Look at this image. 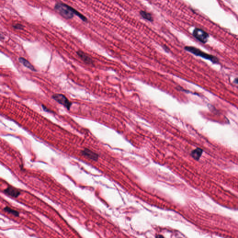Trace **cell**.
<instances>
[{"mask_svg":"<svg viewBox=\"0 0 238 238\" xmlns=\"http://www.w3.org/2000/svg\"><path fill=\"white\" fill-rule=\"evenodd\" d=\"M54 9L63 17L67 19L72 18L74 15H77L83 21L87 20L84 16L75 9L64 3H57L54 6Z\"/></svg>","mask_w":238,"mask_h":238,"instance_id":"obj_1","label":"cell"},{"mask_svg":"<svg viewBox=\"0 0 238 238\" xmlns=\"http://www.w3.org/2000/svg\"><path fill=\"white\" fill-rule=\"evenodd\" d=\"M185 49L186 51H189L195 55L201 57L206 59L209 60V61H211L214 63H217L219 62V60L217 58L214 57L213 55L208 54L195 47L187 46L185 47Z\"/></svg>","mask_w":238,"mask_h":238,"instance_id":"obj_2","label":"cell"},{"mask_svg":"<svg viewBox=\"0 0 238 238\" xmlns=\"http://www.w3.org/2000/svg\"><path fill=\"white\" fill-rule=\"evenodd\" d=\"M52 98L56 102L65 107L67 110H70V108L71 106L72 103L64 94H56L52 95Z\"/></svg>","mask_w":238,"mask_h":238,"instance_id":"obj_3","label":"cell"},{"mask_svg":"<svg viewBox=\"0 0 238 238\" xmlns=\"http://www.w3.org/2000/svg\"><path fill=\"white\" fill-rule=\"evenodd\" d=\"M193 36L198 40L204 44L207 42L209 37V35L208 33L200 28H195L194 30Z\"/></svg>","mask_w":238,"mask_h":238,"instance_id":"obj_4","label":"cell"},{"mask_svg":"<svg viewBox=\"0 0 238 238\" xmlns=\"http://www.w3.org/2000/svg\"><path fill=\"white\" fill-rule=\"evenodd\" d=\"M3 192L5 194L9 196L15 198L18 197L21 193V191L19 189L12 186H8Z\"/></svg>","mask_w":238,"mask_h":238,"instance_id":"obj_5","label":"cell"},{"mask_svg":"<svg viewBox=\"0 0 238 238\" xmlns=\"http://www.w3.org/2000/svg\"><path fill=\"white\" fill-rule=\"evenodd\" d=\"M81 154L82 155L86 156L92 160L97 161L98 159V155L88 148H85L83 150L81 151Z\"/></svg>","mask_w":238,"mask_h":238,"instance_id":"obj_6","label":"cell"},{"mask_svg":"<svg viewBox=\"0 0 238 238\" xmlns=\"http://www.w3.org/2000/svg\"><path fill=\"white\" fill-rule=\"evenodd\" d=\"M77 55L86 63L88 64H92V65L93 64L94 62L93 60L87 54H86L84 52L81 51V50L77 51Z\"/></svg>","mask_w":238,"mask_h":238,"instance_id":"obj_7","label":"cell"},{"mask_svg":"<svg viewBox=\"0 0 238 238\" xmlns=\"http://www.w3.org/2000/svg\"><path fill=\"white\" fill-rule=\"evenodd\" d=\"M18 60L21 64H22L23 66H25L26 67H27L28 69H30L31 70L33 71H36V68H35L34 66L32 65L31 63L24 58H19Z\"/></svg>","mask_w":238,"mask_h":238,"instance_id":"obj_8","label":"cell"},{"mask_svg":"<svg viewBox=\"0 0 238 238\" xmlns=\"http://www.w3.org/2000/svg\"><path fill=\"white\" fill-rule=\"evenodd\" d=\"M202 150L200 149V148H197L196 149L194 150V151L192 152V156L195 159L199 160L201 156V154H202Z\"/></svg>","mask_w":238,"mask_h":238,"instance_id":"obj_9","label":"cell"},{"mask_svg":"<svg viewBox=\"0 0 238 238\" xmlns=\"http://www.w3.org/2000/svg\"><path fill=\"white\" fill-rule=\"evenodd\" d=\"M140 14H141V16L144 18L145 19L147 20L148 21H151V22L153 21V17L150 13H147L146 11H141L140 12Z\"/></svg>","mask_w":238,"mask_h":238,"instance_id":"obj_10","label":"cell"},{"mask_svg":"<svg viewBox=\"0 0 238 238\" xmlns=\"http://www.w3.org/2000/svg\"><path fill=\"white\" fill-rule=\"evenodd\" d=\"M3 210H4L6 212L9 213H11L13 214L15 216L18 217L19 216V213L17 211H15L14 209H11V208H9V207H6L4 208Z\"/></svg>","mask_w":238,"mask_h":238,"instance_id":"obj_11","label":"cell"},{"mask_svg":"<svg viewBox=\"0 0 238 238\" xmlns=\"http://www.w3.org/2000/svg\"><path fill=\"white\" fill-rule=\"evenodd\" d=\"M13 27L15 29H22L23 28V26L21 25V24H18L14 25V26H13Z\"/></svg>","mask_w":238,"mask_h":238,"instance_id":"obj_12","label":"cell"},{"mask_svg":"<svg viewBox=\"0 0 238 238\" xmlns=\"http://www.w3.org/2000/svg\"><path fill=\"white\" fill-rule=\"evenodd\" d=\"M234 82H235V83H236L238 84V78H236V79H235V80H234Z\"/></svg>","mask_w":238,"mask_h":238,"instance_id":"obj_13","label":"cell"}]
</instances>
